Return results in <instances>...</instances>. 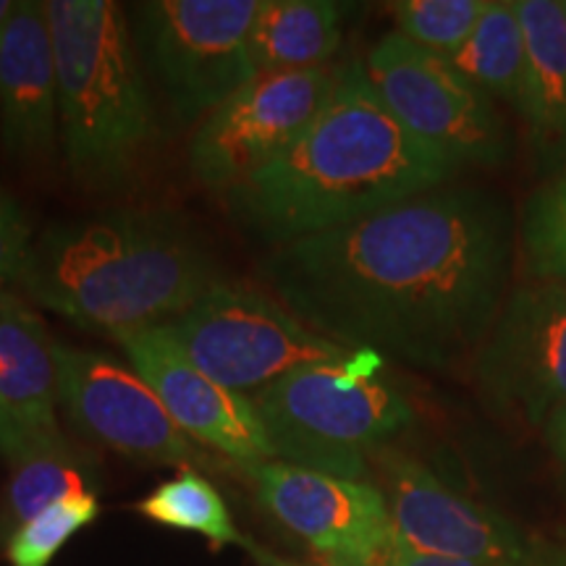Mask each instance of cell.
Masks as SVG:
<instances>
[{
    "label": "cell",
    "mask_w": 566,
    "mask_h": 566,
    "mask_svg": "<svg viewBox=\"0 0 566 566\" xmlns=\"http://www.w3.org/2000/svg\"><path fill=\"white\" fill-rule=\"evenodd\" d=\"M488 0H399L391 6L396 32L438 59H454L475 32Z\"/></svg>",
    "instance_id": "22"
},
{
    "label": "cell",
    "mask_w": 566,
    "mask_h": 566,
    "mask_svg": "<svg viewBox=\"0 0 566 566\" xmlns=\"http://www.w3.org/2000/svg\"><path fill=\"white\" fill-rule=\"evenodd\" d=\"M116 342L129 357L134 373L153 388L184 436L242 464L244 470L273 462V446L250 396L233 394L205 375L171 331L155 325L118 336Z\"/></svg>",
    "instance_id": "14"
},
{
    "label": "cell",
    "mask_w": 566,
    "mask_h": 566,
    "mask_svg": "<svg viewBox=\"0 0 566 566\" xmlns=\"http://www.w3.org/2000/svg\"><path fill=\"white\" fill-rule=\"evenodd\" d=\"M363 74L396 122L459 168L506 160L509 134L493 101L446 59L391 32L370 48Z\"/></svg>",
    "instance_id": "8"
},
{
    "label": "cell",
    "mask_w": 566,
    "mask_h": 566,
    "mask_svg": "<svg viewBox=\"0 0 566 566\" xmlns=\"http://www.w3.org/2000/svg\"><path fill=\"white\" fill-rule=\"evenodd\" d=\"M321 566H325V564H321Z\"/></svg>",
    "instance_id": "30"
},
{
    "label": "cell",
    "mask_w": 566,
    "mask_h": 566,
    "mask_svg": "<svg viewBox=\"0 0 566 566\" xmlns=\"http://www.w3.org/2000/svg\"><path fill=\"white\" fill-rule=\"evenodd\" d=\"M260 0H147L132 38L181 124L205 118L252 80L247 42Z\"/></svg>",
    "instance_id": "7"
},
{
    "label": "cell",
    "mask_w": 566,
    "mask_h": 566,
    "mask_svg": "<svg viewBox=\"0 0 566 566\" xmlns=\"http://www.w3.org/2000/svg\"><path fill=\"white\" fill-rule=\"evenodd\" d=\"M522 247L537 281L566 283V166L527 200Z\"/></svg>",
    "instance_id": "23"
},
{
    "label": "cell",
    "mask_w": 566,
    "mask_h": 566,
    "mask_svg": "<svg viewBox=\"0 0 566 566\" xmlns=\"http://www.w3.org/2000/svg\"><path fill=\"white\" fill-rule=\"evenodd\" d=\"M34 247L32 226L9 189L0 184V292L21 294Z\"/></svg>",
    "instance_id": "25"
},
{
    "label": "cell",
    "mask_w": 566,
    "mask_h": 566,
    "mask_svg": "<svg viewBox=\"0 0 566 566\" xmlns=\"http://www.w3.org/2000/svg\"><path fill=\"white\" fill-rule=\"evenodd\" d=\"M163 328L171 331L205 375L242 396L258 394L304 365L352 354L307 328L268 289L250 283L221 281Z\"/></svg>",
    "instance_id": "6"
},
{
    "label": "cell",
    "mask_w": 566,
    "mask_h": 566,
    "mask_svg": "<svg viewBox=\"0 0 566 566\" xmlns=\"http://www.w3.org/2000/svg\"><path fill=\"white\" fill-rule=\"evenodd\" d=\"M543 430H546L551 449L556 451V457L562 459V464L566 467V409L564 412H558L556 417H551L548 424Z\"/></svg>",
    "instance_id": "28"
},
{
    "label": "cell",
    "mask_w": 566,
    "mask_h": 566,
    "mask_svg": "<svg viewBox=\"0 0 566 566\" xmlns=\"http://www.w3.org/2000/svg\"><path fill=\"white\" fill-rule=\"evenodd\" d=\"M457 171L396 122L352 63L315 122L221 197L239 229L281 247L430 192Z\"/></svg>",
    "instance_id": "2"
},
{
    "label": "cell",
    "mask_w": 566,
    "mask_h": 566,
    "mask_svg": "<svg viewBox=\"0 0 566 566\" xmlns=\"http://www.w3.org/2000/svg\"><path fill=\"white\" fill-rule=\"evenodd\" d=\"M512 254L501 197L430 189L273 247L260 279L328 342L451 370L483 346L504 307Z\"/></svg>",
    "instance_id": "1"
},
{
    "label": "cell",
    "mask_w": 566,
    "mask_h": 566,
    "mask_svg": "<svg viewBox=\"0 0 566 566\" xmlns=\"http://www.w3.org/2000/svg\"><path fill=\"white\" fill-rule=\"evenodd\" d=\"M0 142L27 166H45L61 142L59 76L45 0H17L0 32Z\"/></svg>",
    "instance_id": "15"
},
{
    "label": "cell",
    "mask_w": 566,
    "mask_h": 566,
    "mask_svg": "<svg viewBox=\"0 0 566 566\" xmlns=\"http://www.w3.org/2000/svg\"><path fill=\"white\" fill-rule=\"evenodd\" d=\"M97 516H101V501L95 493L69 495L24 522L6 541V558L11 566H51L71 537L92 525Z\"/></svg>",
    "instance_id": "24"
},
{
    "label": "cell",
    "mask_w": 566,
    "mask_h": 566,
    "mask_svg": "<svg viewBox=\"0 0 566 566\" xmlns=\"http://www.w3.org/2000/svg\"><path fill=\"white\" fill-rule=\"evenodd\" d=\"M384 566H485V564H475V562H459V558H441V556H424V554H415V551L401 548L394 537V551L388 556V562Z\"/></svg>",
    "instance_id": "27"
},
{
    "label": "cell",
    "mask_w": 566,
    "mask_h": 566,
    "mask_svg": "<svg viewBox=\"0 0 566 566\" xmlns=\"http://www.w3.org/2000/svg\"><path fill=\"white\" fill-rule=\"evenodd\" d=\"M475 373L499 407L546 428L566 409V283L514 289L478 349Z\"/></svg>",
    "instance_id": "12"
},
{
    "label": "cell",
    "mask_w": 566,
    "mask_h": 566,
    "mask_svg": "<svg viewBox=\"0 0 566 566\" xmlns=\"http://www.w3.org/2000/svg\"><path fill=\"white\" fill-rule=\"evenodd\" d=\"M525 34L520 111L535 150L566 166V0H516Z\"/></svg>",
    "instance_id": "17"
},
{
    "label": "cell",
    "mask_w": 566,
    "mask_h": 566,
    "mask_svg": "<svg viewBox=\"0 0 566 566\" xmlns=\"http://www.w3.org/2000/svg\"><path fill=\"white\" fill-rule=\"evenodd\" d=\"M40 449H51V446H38L32 441L17 422L11 420V415L6 412V407L0 405V457L6 459L11 467L24 462L27 457L34 454Z\"/></svg>",
    "instance_id": "26"
},
{
    "label": "cell",
    "mask_w": 566,
    "mask_h": 566,
    "mask_svg": "<svg viewBox=\"0 0 566 566\" xmlns=\"http://www.w3.org/2000/svg\"><path fill=\"white\" fill-rule=\"evenodd\" d=\"M258 504L325 566H384L394 551L386 495L352 480L273 462L247 470Z\"/></svg>",
    "instance_id": "10"
},
{
    "label": "cell",
    "mask_w": 566,
    "mask_h": 566,
    "mask_svg": "<svg viewBox=\"0 0 566 566\" xmlns=\"http://www.w3.org/2000/svg\"><path fill=\"white\" fill-rule=\"evenodd\" d=\"M0 405L38 446L66 443L55 420V342L17 292H0Z\"/></svg>",
    "instance_id": "16"
},
{
    "label": "cell",
    "mask_w": 566,
    "mask_h": 566,
    "mask_svg": "<svg viewBox=\"0 0 566 566\" xmlns=\"http://www.w3.org/2000/svg\"><path fill=\"white\" fill-rule=\"evenodd\" d=\"M378 470L401 548L485 566H527V543L512 522L451 491L417 459L380 451Z\"/></svg>",
    "instance_id": "13"
},
{
    "label": "cell",
    "mask_w": 566,
    "mask_h": 566,
    "mask_svg": "<svg viewBox=\"0 0 566 566\" xmlns=\"http://www.w3.org/2000/svg\"><path fill=\"white\" fill-rule=\"evenodd\" d=\"M13 9H17V0H0V32H3L6 21H9Z\"/></svg>",
    "instance_id": "29"
},
{
    "label": "cell",
    "mask_w": 566,
    "mask_h": 566,
    "mask_svg": "<svg viewBox=\"0 0 566 566\" xmlns=\"http://www.w3.org/2000/svg\"><path fill=\"white\" fill-rule=\"evenodd\" d=\"M338 71L260 74L202 118L189 142V168L202 187L223 195L286 150L334 92Z\"/></svg>",
    "instance_id": "9"
},
{
    "label": "cell",
    "mask_w": 566,
    "mask_h": 566,
    "mask_svg": "<svg viewBox=\"0 0 566 566\" xmlns=\"http://www.w3.org/2000/svg\"><path fill=\"white\" fill-rule=\"evenodd\" d=\"M449 63L488 101L520 108L527 53L516 0H488L475 32Z\"/></svg>",
    "instance_id": "19"
},
{
    "label": "cell",
    "mask_w": 566,
    "mask_h": 566,
    "mask_svg": "<svg viewBox=\"0 0 566 566\" xmlns=\"http://www.w3.org/2000/svg\"><path fill=\"white\" fill-rule=\"evenodd\" d=\"M384 357L352 352L304 365L250 396L279 462L363 480L367 457L380 454L415 409L386 378Z\"/></svg>",
    "instance_id": "5"
},
{
    "label": "cell",
    "mask_w": 566,
    "mask_h": 566,
    "mask_svg": "<svg viewBox=\"0 0 566 566\" xmlns=\"http://www.w3.org/2000/svg\"><path fill=\"white\" fill-rule=\"evenodd\" d=\"M344 34V9L331 0H260L247 63L250 74L325 69Z\"/></svg>",
    "instance_id": "18"
},
{
    "label": "cell",
    "mask_w": 566,
    "mask_h": 566,
    "mask_svg": "<svg viewBox=\"0 0 566 566\" xmlns=\"http://www.w3.org/2000/svg\"><path fill=\"white\" fill-rule=\"evenodd\" d=\"M97 467L74 449L69 441L51 449H40L13 464L9 483L0 499V543L38 516L42 509L59 504L69 495H84L97 491Z\"/></svg>",
    "instance_id": "20"
},
{
    "label": "cell",
    "mask_w": 566,
    "mask_h": 566,
    "mask_svg": "<svg viewBox=\"0 0 566 566\" xmlns=\"http://www.w3.org/2000/svg\"><path fill=\"white\" fill-rule=\"evenodd\" d=\"M61 145L84 189L122 187L153 139V103L126 11L113 0H45Z\"/></svg>",
    "instance_id": "4"
},
{
    "label": "cell",
    "mask_w": 566,
    "mask_h": 566,
    "mask_svg": "<svg viewBox=\"0 0 566 566\" xmlns=\"http://www.w3.org/2000/svg\"><path fill=\"white\" fill-rule=\"evenodd\" d=\"M59 405L80 430L134 462L192 470L205 454L179 430L150 386L108 354L55 342Z\"/></svg>",
    "instance_id": "11"
},
{
    "label": "cell",
    "mask_w": 566,
    "mask_h": 566,
    "mask_svg": "<svg viewBox=\"0 0 566 566\" xmlns=\"http://www.w3.org/2000/svg\"><path fill=\"white\" fill-rule=\"evenodd\" d=\"M137 512L155 525L202 535L216 551L237 546L252 551L268 566H289L275 562L268 551L254 546L250 537L233 525V516L223 495L197 470H181L176 478L153 488L137 504Z\"/></svg>",
    "instance_id": "21"
},
{
    "label": "cell",
    "mask_w": 566,
    "mask_h": 566,
    "mask_svg": "<svg viewBox=\"0 0 566 566\" xmlns=\"http://www.w3.org/2000/svg\"><path fill=\"white\" fill-rule=\"evenodd\" d=\"M221 281L179 216L122 208L48 226L34 239L21 296L84 331L118 338L166 325Z\"/></svg>",
    "instance_id": "3"
}]
</instances>
